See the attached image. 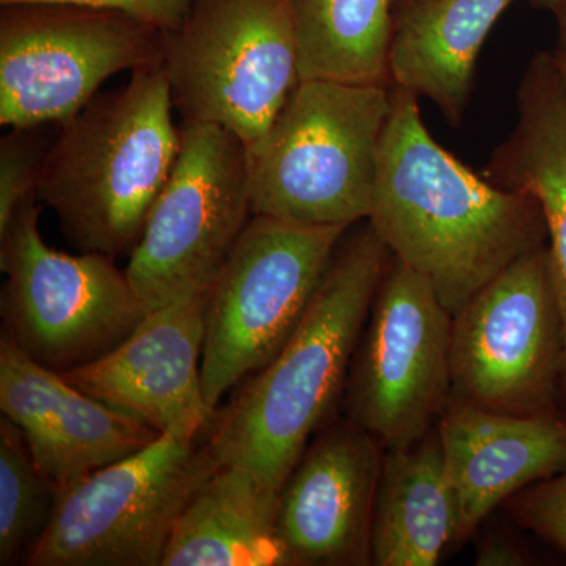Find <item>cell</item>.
Masks as SVG:
<instances>
[{"instance_id":"obj_1","label":"cell","mask_w":566,"mask_h":566,"mask_svg":"<svg viewBox=\"0 0 566 566\" xmlns=\"http://www.w3.org/2000/svg\"><path fill=\"white\" fill-rule=\"evenodd\" d=\"M367 222L395 259L428 279L452 315L547 243L534 193L499 188L468 169L428 133L419 96L397 87Z\"/></svg>"},{"instance_id":"obj_8","label":"cell","mask_w":566,"mask_h":566,"mask_svg":"<svg viewBox=\"0 0 566 566\" xmlns=\"http://www.w3.org/2000/svg\"><path fill=\"white\" fill-rule=\"evenodd\" d=\"M180 133L172 174L125 270L150 312L207 292L253 216L244 142L210 123L182 122Z\"/></svg>"},{"instance_id":"obj_14","label":"cell","mask_w":566,"mask_h":566,"mask_svg":"<svg viewBox=\"0 0 566 566\" xmlns=\"http://www.w3.org/2000/svg\"><path fill=\"white\" fill-rule=\"evenodd\" d=\"M382 457L374 436L349 419L307 447L279 499L277 531L289 566L371 565Z\"/></svg>"},{"instance_id":"obj_17","label":"cell","mask_w":566,"mask_h":566,"mask_svg":"<svg viewBox=\"0 0 566 566\" xmlns=\"http://www.w3.org/2000/svg\"><path fill=\"white\" fill-rule=\"evenodd\" d=\"M517 123L482 177L509 191L534 193L547 227V253L562 326L566 392V76L556 51L536 52L517 88Z\"/></svg>"},{"instance_id":"obj_19","label":"cell","mask_w":566,"mask_h":566,"mask_svg":"<svg viewBox=\"0 0 566 566\" xmlns=\"http://www.w3.org/2000/svg\"><path fill=\"white\" fill-rule=\"evenodd\" d=\"M279 499L248 469L219 464L186 505L161 566H289Z\"/></svg>"},{"instance_id":"obj_25","label":"cell","mask_w":566,"mask_h":566,"mask_svg":"<svg viewBox=\"0 0 566 566\" xmlns=\"http://www.w3.org/2000/svg\"><path fill=\"white\" fill-rule=\"evenodd\" d=\"M20 3H66L85 9L114 11L159 31H177L192 9L193 0H0V7Z\"/></svg>"},{"instance_id":"obj_24","label":"cell","mask_w":566,"mask_h":566,"mask_svg":"<svg viewBox=\"0 0 566 566\" xmlns=\"http://www.w3.org/2000/svg\"><path fill=\"white\" fill-rule=\"evenodd\" d=\"M510 505L521 526L566 553V469L513 495Z\"/></svg>"},{"instance_id":"obj_26","label":"cell","mask_w":566,"mask_h":566,"mask_svg":"<svg viewBox=\"0 0 566 566\" xmlns=\"http://www.w3.org/2000/svg\"><path fill=\"white\" fill-rule=\"evenodd\" d=\"M523 564V557L516 553L513 547L506 545H493L482 546L480 549L479 557H476V565H521Z\"/></svg>"},{"instance_id":"obj_13","label":"cell","mask_w":566,"mask_h":566,"mask_svg":"<svg viewBox=\"0 0 566 566\" xmlns=\"http://www.w3.org/2000/svg\"><path fill=\"white\" fill-rule=\"evenodd\" d=\"M205 308L207 292L156 308L112 352L61 375L159 434L197 441L216 419L202 382Z\"/></svg>"},{"instance_id":"obj_10","label":"cell","mask_w":566,"mask_h":566,"mask_svg":"<svg viewBox=\"0 0 566 566\" xmlns=\"http://www.w3.org/2000/svg\"><path fill=\"white\" fill-rule=\"evenodd\" d=\"M166 35L114 11L66 3L2 7L0 125H63L114 74L163 65Z\"/></svg>"},{"instance_id":"obj_15","label":"cell","mask_w":566,"mask_h":566,"mask_svg":"<svg viewBox=\"0 0 566 566\" xmlns=\"http://www.w3.org/2000/svg\"><path fill=\"white\" fill-rule=\"evenodd\" d=\"M0 409L24 434L57 494L96 469L151 444L159 433L96 400L0 337Z\"/></svg>"},{"instance_id":"obj_2","label":"cell","mask_w":566,"mask_h":566,"mask_svg":"<svg viewBox=\"0 0 566 566\" xmlns=\"http://www.w3.org/2000/svg\"><path fill=\"white\" fill-rule=\"evenodd\" d=\"M349 230L292 337L252 375L205 446L216 463L248 469L277 491L346 390L354 353L392 260L370 223Z\"/></svg>"},{"instance_id":"obj_22","label":"cell","mask_w":566,"mask_h":566,"mask_svg":"<svg viewBox=\"0 0 566 566\" xmlns=\"http://www.w3.org/2000/svg\"><path fill=\"white\" fill-rule=\"evenodd\" d=\"M59 494L35 464L24 434L0 420V565L31 551L46 531Z\"/></svg>"},{"instance_id":"obj_6","label":"cell","mask_w":566,"mask_h":566,"mask_svg":"<svg viewBox=\"0 0 566 566\" xmlns=\"http://www.w3.org/2000/svg\"><path fill=\"white\" fill-rule=\"evenodd\" d=\"M348 230L252 216L207 290L202 382L212 408L292 337Z\"/></svg>"},{"instance_id":"obj_7","label":"cell","mask_w":566,"mask_h":566,"mask_svg":"<svg viewBox=\"0 0 566 566\" xmlns=\"http://www.w3.org/2000/svg\"><path fill=\"white\" fill-rule=\"evenodd\" d=\"M39 203L29 200L0 234L2 334L63 374L112 352L150 311L112 256L73 255L44 243Z\"/></svg>"},{"instance_id":"obj_11","label":"cell","mask_w":566,"mask_h":566,"mask_svg":"<svg viewBox=\"0 0 566 566\" xmlns=\"http://www.w3.org/2000/svg\"><path fill=\"white\" fill-rule=\"evenodd\" d=\"M452 398L515 416L556 412L565 338L547 244L505 268L453 315Z\"/></svg>"},{"instance_id":"obj_3","label":"cell","mask_w":566,"mask_h":566,"mask_svg":"<svg viewBox=\"0 0 566 566\" xmlns=\"http://www.w3.org/2000/svg\"><path fill=\"white\" fill-rule=\"evenodd\" d=\"M163 65L134 71L59 126L36 199L81 252L129 255L180 151Z\"/></svg>"},{"instance_id":"obj_27","label":"cell","mask_w":566,"mask_h":566,"mask_svg":"<svg viewBox=\"0 0 566 566\" xmlns=\"http://www.w3.org/2000/svg\"><path fill=\"white\" fill-rule=\"evenodd\" d=\"M558 20V48L557 51H566V3L564 9L556 14Z\"/></svg>"},{"instance_id":"obj_28","label":"cell","mask_w":566,"mask_h":566,"mask_svg":"<svg viewBox=\"0 0 566 566\" xmlns=\"http://www.w3.org/2000/svg\"><path fill=\"white\" fill-rule=\"evenodd\" d=\"M532 6L536 9L549 10L553 13H558L566 3V0H531Z\"/></svg>"},{"instance_id":"obj_29","label":"cell","mask_w":566,"mask_h":566,"mask_svg":"<svg viewBox=\"0 0 566 566\" xmlns=\"http://www.w3.org/2000/svg\"><path fill=\"white\" fill-rule=\"evenodd\" d=\"M558 61H560L562 69H564V73L566 76V51H556Z\"/></svg>"},{"instance_id":"obj_5","label":"cell","mask_w":566,"mask_h":566,"mask_svg":"<svg viewBox=\"0 0 566 566\" xmlns=\"http://www.w3.org/2000/svg\"><path fill=\"white\" fill-rule=\"evenodd\" d=\"M163 70L182 122L256 144L301 82L290 0H193L166 35Z\"/></svg>"},{"instance_id":"obj_16","label":"cell","mask_w":566,"mask_h":566,"mask_svg":"<svg viewBox=\"0 0 566 566\" xmlns=\"http://www.w3.org/2000/svg\"><path fill=\"white\" fill-rule=\"evenodd\" d=\"M458 506L457 542L495 506L566 469V420L488 411L452 398L436 424Z\"/></svg>"},{"instance_id":"obj_12","label":"cell","mask_w":566,"mask_h":566,"mask_svg":"<svg viewBox=\"0 0 566 566\" xmlns=\"http://www.w3.org/2000/svg\"><path fill=\"white\" fill-rule=\"evenodd\" d=\"M452 322L428 279L392 255L346 382L349 420L385 452L427 438L452 400Z\"/></svg>"},{"instance_id":"obj_23","label":"cell","mask_w":566,"mask_h":566,"mask_svg":"<svg viewBox=\"0 0 566 566\" xmlns=\"http://www.w3.org/2000/svg\"><path fill=\"white\" fill-rule=\"evenodd\" d=\"M57 132L55 125L24 126L9 128L0 139V234L29 200L36 199Z\"/></svg>"},{"instance_id":"obj_4","label":"cell","mask_w":566,"mask_h":566,"mask_svg":"<svg viewBox=\"0 0 566 566\" xmlns=\"http://www.w3.org/2000/svg\"><path fill=\"white\" fill-rule=\"evenodd\" d=\"M390 112L389 85L301 81L248 148L253 214L345 229L367 221Z\"/></svg>"},{"instance_id":"obj_20","label":"cell","mask_w":566,"mask_h":566,"mask_svg":"<svg viewBox=\"0 0 566 566\" xmlns=\"http://www.w3.org/2000/svg\"><path fill=\"white\" fill-rule=\"evenodd\" d=\"M457 535V499L436 428L415 446L387 450L376 491L371 565H438Z\"/></svg>"},{"instance_id":"obj_18","label":"cell","mask_w":566,"mask_h":566,"mask_svg":"<svg viewBox=\"0 0 566 566\" xmlns=\"http://www.w3.org/2000/svg\"><path fill=\"white\" fill-rule=\"evenodd\" d=\"M515 0H394L390 85L430 99L461 125L475 88L476 61Z\"/></svg>"},{"instance_id":"obj_21","label":"cell","mask_w":566,"mask_h":566,"mask_svg":"<svg viewBox=\"0 0 566 566\" xmlns=\"http://www.w3.org/2000/svg\"><path fill=\"white\" fill-rule=\"evenodd\" d=\"M301 81L390 85L394 0H290Z\"/></svg>"},{"instance_id":"obj_9","label":"cell","mask_w":566,"mask_h":566,"mask_svg":"<svg viewBox=\"0 0 566 566\" xmlns=\"http://www.w3.org/2000/svg\"><path fill=\"white\" fill-rule=\"evenodd\" d=\"M207 447L159 434L59 494L32 566H161L178 520L218 468Z\"/></svg>"}]
</instances>
